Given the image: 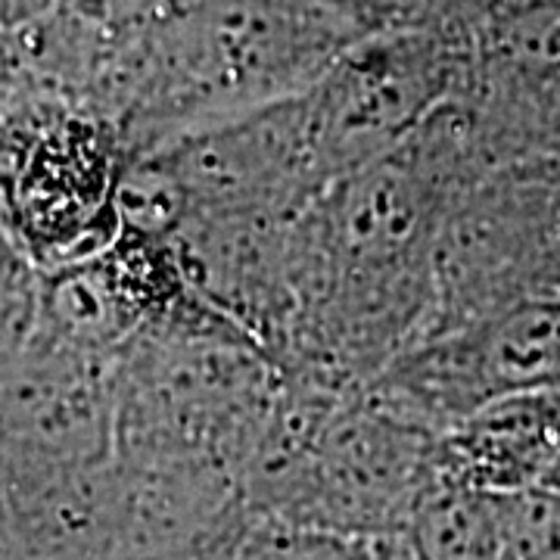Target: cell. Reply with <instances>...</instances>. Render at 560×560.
<instances>
[{
	"mask_svg": "<svg viewBox=\"0 0 560 560\" xmlns=\"http://www.w3.org/2000/svg\"><path fill=\"white\" fill-rule=\"evenodd\" d=\"M131 162L119 131L91 109L3 103V241L40 271L109 249Z\"/></svg>",
	"mask_w": 560,
	"mask_h": 560,
	"instance_id": "6da1fadb",
	"label": "cell"
},
{
	"mask_svg": "<svg viewBox=\"0 0 560 560\" xmlns=\"http://www.w3.org/2000/svg\"><path fill=\"white\" fill-rule=\"evenodd\" d=\"M560 458V389L489 401L436 440L442 480L489 495L545 489Z\"/></svg>",
	"mask_w": 560,
	"mask_h": 560,
	"instance_id": "7a4b0ae2",
	"label": "cell"
},
{
	"mask_svg": "<svg viewBox=\"0 0 560 560\" xmlns=\"http://www.w3.org/2000/svg\"><path fill=\"white\" fill-rule=\"evenodd\" d=\"M401 539L411 560H501V495L436 477L420 495Z\"/></svg>",
	"mask_w": 560,
	"mask_h": 560,
	"instance_id": "3957f363",
	"label": "cell"
},
{
	"mask_svg": "<svg viewBox=\"0 0 560 560\" xmlns=\"http://www.w3.org/2000/svg\"><path fill=\"white\" fill-rule=\"evenodd\" d=\"M371 541L249 517L228 560H368Z\"/></svg>",
	"mask_w": 560,
	"mask_h": 560,
	"instance_id": "277c9868",
	"label": "cell"
},
{
	"mask_svg": "<svg viewBox=\"0 0 560 560\" xmlns=\"http://www.w3.org/2000/svg\"><path fill=\"white\" fill-rule=\"evenodd\" d=\"M168 3L172 0H62L60 7H66L81 22H88L91 28L119 38L125 32L160 16Z\"/></svg>",
	"mask_w": 560,
	"mask_h": 560,
	"instance_id": "5b68a950",
	"label": "cell"
},
{
	"mask_svg": "<svg viewBox=\"0 0 560 560\" xmlns=\"http://www.w3.org/2000/svg\"><path fill=\"white\" fill-rule=\"evenodd\" d=\"M60 3L62 0H0L3 32L40 20V16H47V13H54Z\"/></svg>",
	"mask_w": 560,
	"mask_h": 560,
	"instance_id": "8992f818",
	"label": "cell"
},
{
	"mask_svg": "<svg viewBox=\"0 0 560 560\" xmlns=\"http://www.w3.org/2000/svg\"><path fill=\"white\" fill-rule=\"evenodd\" d=\"M368 560H411V555H408L401 536H389V539L371 541V558Z\"/></svg>",
	"mask_w": 560,
	"mask_h": 560,
	"instance_id": "52a82bcc",
	"label": "cell"
},
{
	"mask_svg": "<svg viewBox=\"0 0 560 560\" xmlns=\"http://www.w3.org/2000/svg\"><path fill=\"white\" fill-rule=\"evenodd\" d=\"M545 489H548V492H555V495H560V458H558V467L551 470V477H548V482H545Z\"/></svg>",
	"mask_w": 560,
	"mask_h": 560,
	"instance_id": "ba28073f",
	"label": "cell"
}]
</instances>
